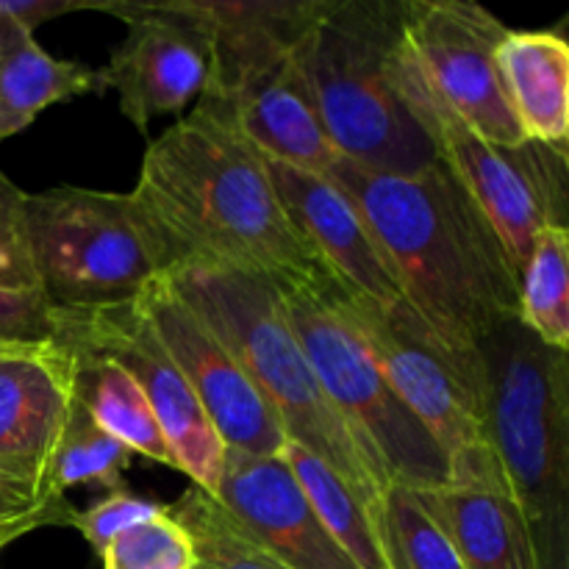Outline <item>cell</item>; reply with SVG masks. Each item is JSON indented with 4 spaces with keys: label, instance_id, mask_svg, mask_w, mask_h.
<instances>
[{
    "label": "cell",
    "instance_id": "6da1fadb",
    "mask_svg": "<svg viewBox=\"0 0 569 569\" xmlns=\"http://www.w3.org/2000/svg\"><path fill=\"white\" fill-rule=\"evenodd\" d=\"M326 178L356 206L406 303L483 387L481 345L520 306V276L487 214L442 161L400 176L339 156Z\"/></svg>",
    "mask_w": 569,
    "mask_h": 569
},
{
    "label": "cell",
    "instance_id": "7a4b0ae2",
    "mask_svg": "<svg viewBox=\"0 0 569 569\" xmlns=\"http://www.w3.org/2000/svg\"><path fill=\"white\" fill-rule=\"evenodd\" d=\"M128 194L161 272L198 261L281 283L322 270L283 211L264 159L198 106L148 144Z\"/></svg>",
    "mask_w": 569,
    "mask_h": 569
},
{
    "label": "cell",
    "instance_id": "3957f363",
    "mask_svg": "<svg viewBox=\"0 0 569 569\" xmlns=\"http://www.w3.org/2000/svg\"><path fill=\"white\" fill-rule=\"evenodd\" d=\"M172 292L226 345L244 376L276 411L289 442L337 472L359 503L383 526L389 483L328 403L298 337L283 317L276 283L220 264L181 261L161 272Z\"/></svg>",
    "mask_w": 569,
    "mask_h": 569
},
{
    "label": "cell",
    "instance_id": "277c9868",
    "mask_svg": "<svg viewBox=\"0 0 569 569\" xmlns=\"http://www.w3.org/2000/svg\"><path fill=\"white\" fill-rule=\"evenodd\" d=\"M403 0H322L298 56L333 150L381 172L437 164L398 83Z\"/></svg>",
    "mask_w": 569,
    "mask_h": 569
},
{
    "label": "cell",
    "instance_id": "5b68a950",
    "mask_svg": "<svg viewBox=\"0 0 569 569\" xmlns=\"http://www.w3.org/2000/svg\"><path fill=\"white\" fill-rule=\"evenodd\" d=\"M483 422L537 569H569V353L509 322L481 345Z\"/></svg>",
    "mask_w": 569,
    "mask_h": 569
},
{
    "label": "cell",
    "instance_id": "8992f818",
    "mask_svg": "<svg viewBox=\"0 0 569 569\" xmlns=\"http://www.w3.org/2000/svg\"><path fill=\"white\" fill-rule=\"evenodd\" d=\"M276 292L328 403L378 476L389 487H445L448 461L442 450L383 378L345 311L337 278L322 267L311 276L276 283Z\"/></svg>",
    "mask_w": 569,
    "mask_h": 569
},
{
    "label": "cell",
    "instance_id": "52a82bcc",
    "mask_svg": "<svg viewBox=\"0 0 569 569\" xmlns=\"http://www.w3.org/2000/svg\"><path fill=\"white\" fill-rule=\"evenodd\" d=\"M26 239L37 289L59 311L128 306L161 276L131 194L83 187L26 194Z\"/></svg>",
    "mask_w": 569,
    "mask_h": 569
},
{
    "label": "cell",
    "instance_id": "ba28073f",
    "mask_svg": "<svg viewBox=\"0 0 569 569\" xmlns=\"http://www.w3.org/2000/svg\"><path fill=\"white\" fill-rule=\"evenodd\" d=\"M398 83L437 159L487 214L520 276L539 228L567 226V150L539 142L506 148L478 137L439 98L406 37L398 50Z\"/></svg>",
    "mask_w": 569,
    "mask_h": 569
},
{
    "label": "cell",
    "instance_id": "9c48e42d",
    "mask_svg": "<svg viewBox=\"0 0 569 569\" xmlns=\"http://www.w3.org/2000/svg\"><path fill=\"white\" fill-rule=\"evenodd\" d=\"M339 298L389 387L442 450L450 487L509 495L487 437L483 387L450 359L409 303L387 309L345 283H339Z\"/></svg>",
    "mask_w": 569,
    "mask_h": 569
},
{
    "label": "cell",
    "instance_id": "30bf717a",
    "mask_svg": "<svg viewBox=\"0 0 569 569\" xmlns=\"http://www.w3.org/2000/svg\"><path fill=\"white\" fill-rule=\"evenodd\" d=\"M59 345H81L126 367L153 409L161 437L176 459V470L189 476L192 487L214 495L226 445L217 437L187 378L139 311L137 300L87 315L64 311Z\"/></svg>",
    "mask_w": 569,
    "mask_h": 569
},
{
    "label": "cell",
    "instance_id": "8fae6325",
    "mask_svg": "<svg viewBox=\"0 0 569 569\" xmlns=\"http://www.w3.org/2000/svg\"><path fill=\"white\" fill-rule=\"evenodd\" d=\"M509 28L467 0H403V37L439 98L487 142H528L503 98L495 50Z\"/></svg>",
    "mask_w": 569,
    "mask_h": 569
},
{
    "label": "cell",
    "instance_id": "7c38bea8",
    "mask_svg": "<svg viewBox=\"0 0 569 569\" xmlns=\"http://www.w3.org/2000/svg\"><path fill=\"white\" fill-rule=\"evenodd\" d=\"M98 11L126 22V37L98 70V92H117L120 111L139 131L200 98L209 78V39L181 0H100Z\"/></svg>",
    "mask_w": 569,
    "mask_h": 569
},
{
    "label": "cell",
    "instance_id": "4fadbf2b",
    "mask_svg": "<svg viewBox=\"0 0 569 569\" xmlns=\"http://www.w3.org/2000/svg\"><path fill=\"white\" fill-rule=\"evenodd\" d=\"M139 311L203 406L226 450L250 456H281L287 433L276 411L244 376L226 345L172 292L164 278H153L137 298Z\"/></svg>",
    "mask_w": 569,
    "mask_h": 569
},
{
    "label": "cell",
    "instance_id": "5bb4252c",
    "mask_svg": "<svg viewBox=\"0 0 569 569\" xmlns=\"http://www.w3.org/2000/svg\"><path fill=\"white\" fill-rule=\"evenodd\" d=\"M211 498L283 569H359L326 531L281 456L226 450Z\"/></svg>",
    "mask_w": 569,
    "mask_h": 569
},
{
    "label": "cell",
    "instance_id": "9a60e30c",
    "mask_svg": "<svg viewBox=\"0 0 569 569\" xmlns=\"http://www.w3.org/2000/svg\"><path fill=\"white\" fill-rule=\"evenodd\" d=\"M76 409V353L67 345H22L0 356V467L48 495L53 461Z\"/></svg>",
    "mask_w": 569,
    "mask_h": 569
},
{
    "label": "cell",
    "instance_id": "2e32d148",
    "mask_svg": "<svg viewBox=\"0 0 569 569\" xmlns=\"http://www.w3.org/2000/svg\"><path fill=\"white\" fill-rule=\"evenodd\" d=\"M209 39V78L198 103H228L287 61L322 0H181Z\"/></svg>",
    "mask_w": 569,
    "mask_h": 569
},
{
    "label": "cell",
    "instance_id": "e0dca14e",
    "mask_svg": "<svg viewBox=\"0 0 569 569\" xmlns=\"http://www.w3.org/2000/svg\"><path fill=\"white\" fill-rule=\"evenodd\" d=\"M264 164L292 226L339 283L387 309L406 303L361 214L328 178L278 161L264 159Z\"/></svg>",
    "mask_w": 569,
    "mask_h": 569
},
{
    "label": "cell",
    "instance_id": "ac0fdd59",
    "mask_svg": "<svg viewBox=\"0 0 569 569\" xmlns=\"http://www.w3.org/2000/svg\"><path fill=\"white\" fill-rule=\"evenodd\" d=\"M198 109L226 122L267 161L326 178L339 159L317 114L298 50L228 103H198Z\"/></svg>",
    "mask_w": 569,
    "mask_h": 569
},
{
    "label": "cell",
    "instance_id": "d6986e66",
    "mask_svg": "<svg viewBox=\"0 0 569 569\" xmlns=\"http://www.w3.org/2000/svg\"><path fill=\"white\" fill-rule=\"evenodd\" d=\"M503 98L528 142L567 150L569 44L559 31H509L495 50Z\"/></svg>",
    "mask_w": 569,
    "mask_h": 569
},
{
    "label": "cell",
    "instance_id": "ffe728a7",
    "mask_svg": "<svg viewBox=\"0 0 569 569\" xmlns=\"http://www.w3.org/2000/svg\"><path fill=\"white\" fill-rule=\"evenodd\" d=\"M448 533L465 569H537L531 539L515 500L487 489H411Z\"/></svg>",
    "mask_w": 569,
    "mask_h": 569
},
{
    "label": "cell",
    "instance_id": "44dd1931",
    "mask_svg": "<svg viewBox=\"0 0 569 569\" xmlns=\"http://www.w3.org/2000/svg\"><path fill=\"white\" fill-rule=\"evenodd\" d=\"M98 92V70L53 59L17 17H0V144L44 109Z\"/></svg>",
    "mask_w": 569,
    "mask_h": 569
},
{
    "label": "cell",
    "instance_id": "7402d4cb",
    "mask_svg": "<svg viewBox=\"0 0 569 569\" xmlns=\"http://www.w3.org/2000/svg\"><path fill=\"white\" fill-rule=\"evenodd\" d=\"M76 353V398L87 415L122 448L156 465L176 467L148 398L131 372L98 350L67 345Z\"/></svg>",
    "mask_w": 569,
    "mask_h": 569
},
{
    "label": "cell",
    "instance_id": "603a6c76",
    "mask_svg": "<svg viewBox=\"0 0 569 569\" xmlns=\"http://www.w3.org/2000/svg\"><path fill=\"white\" fill-rule=\"evenodd\" d=\"M281 459L292 470L295 481L300 483L326 531L356 561V567L389 569L381 528L372 520L370 511L359 503V498L350 492L348 483L337 472L328 470L317 456L289 439L281 448Z\"/></svg>",
    "mask_w": 569,
    "mask_h": 569
},
{
    "label": "cell",
    "instance_id": "cb8c5ba5",
    "mask_svg": "<svg viewBox=\"0 0 569 569\" xmlns=\"http://www.w3.org/2000/svg\"><path fill=\"white\" fill-rule=\"evenodd\" d=\"M517 322L542 345L569 353V231L545 226L520 272Z\"/></svg>",
    "mask_w": 569,
    "mask_h": 569
},
{
    "label": "cell",
    "instance_id": "d4e9b609",
    "mask_svg": "<svg viewBox=\"0 0 569 569\" xmlns=\"http://www.w3.org/2000/svg\"><path fill=\"white\" fill-rule=\"evenodd\" d=\"M164 511L192 539L194 569H283L209 492L192 483Z\"/></svg>",
    "mask_w": 569,
    "mask_h": 569
},
{
    "label": "cell",
    "instance_id": "484cf974",
    "mask_svg": "<svg viewBox=\"0 0 569 569\" xmlns=\"http://www.w3.org/2000/svg\"><path fill=\"white\" fill-rule=\"evenodd\" d=\"M128 465H131V450L109 437L76 398V409H72L53 461L56 492L64 495L67 489L81 487V483L109 489V492H128L126 478H122Z\"/></svg>",
    "mask_w": 569,
    "mask_h": 569
},
{
    "label": "cell",
    "instance_id": "4316f807",
    "mask_svg": "<svg viewBox=\"0 0 569 569\" xmlns=\"http://www.w3.org/2000/svg\"><path fill=\"white\" fill-rule=\"evenodd\" d=\"M383 553L389 569H465L448 533L406 487L383 498Z\"/></svg>",
    "mask_w": 569,
    "mask_h": 569
},
{
    "label": "cell",
    "instance_id": "83f0119b",
    "mask_svg": "<svg viewBox=\"0 0 569 569\" xmlns=\"http://www.w3.org/2000/svg\"><path fill=\"white\" fill-rule=\"evenodd\" d=\"M103 569H194V545L167 511L128 528L100 553Z\"/></svg>",
    "mask_w": 569,
    "mask_h": 569
},
{
    "label": "cell",
    "instance_id": "f1b7e54d",
    "mask_svg": "<svg viewBox=\"0 0 569 569\" xmlns=\"http://www.w3.org/2000/svg\"><path fill=\"white\" fill-rule=\"evenodd\" d=\"M64 311L48 303L39 289L0 287V345L59 342Z\"/></svg>",
    "mask_w": 569,
    "mask_h": 569
},
{
    "label": "cell",
    "instance_id": "f546056e",
    "mask_svg": "<svg viewBox=\"0 0 569 569\" xmlns=\"http://www.w3.org/2000/svg\"><path fill=\"white\" fill-rule=\"evenodd\" d=\"M26 194L0 170V287L37 289L26 239Z\"/></svg>",
    "mask_w": 569,
    "mask_h": 569
},
{
    "label": "cell",
    "instance_id": "4dcf8cb0",
    "mask_svg": "<svg viewBox=\"0 0 569 569\" xmlns=\"http://www.w3.org/2000/svg\"><path fill=\"white\" fill-rule=\"evenodd\" d=\"M161 511H164V506L153 503V500L133 498L131 492H109L100 503L89 506L87 511H78L76 520H72V528H78L81 537L87 539L100 556L111 539L126 533L128 528L150 522L153 517H159Z\"/></svg>",
    "mask_w": 569,
    "mask_h": 569
},
{
    "label": "cell",
    "instance_id": "1f68e13d",
    "mask_svg": "<svg viewBox=\"0 0 569 569\" xmlns=\"http://www.w3.org/2000/svg\"><path fill=\"white\" fill-rule=\"evenodd\" d=\"M64 495H48L28 478L17 476L14 470L0 467V520H17V517L37 515L61 503Z\"/></svg>",
    "mask_w": 569,
    "mask_h": 569
},
{
    "label": "cell",
    "instance_id": "d6a6232c",
    "mask_svg": "<svg viewBox=\"0 0 569 569\" xmlns=\"http://www.w3.org/2000/svg\"><path fill=\"white\" fill-rule=\"evenodd\" d=\"M87 9L98 11V3H89V0H0V17H17L28 28L50 22L53 17Z\"/></svg>",
    "mask_w": 569,
    "mask_h": 569
},
{
    "label": "cell",
    "instance_id": "836d02e7",
    "mask_svg": "<svg viewBox=\"0 0 569 569\" xmlns=\"http://www.w3.org/2000/svg\"><path fill=\"white\" fill-rule=\"evenodd\" d=\"M76 515H78L76 506L67 503V500H61V503L50 506V509L37 511V515L17 517V520H0V550H3L6 545L17 542V539H20V537H26V533L37 531V528H44V526H72Z\"/></svg>",
    "mask_w": 569,
    "mask_h": 569
},
{
    "label": "cell",
    "instance_id": "e575fe53",
    "mask_svg": "<svg viewBox=\"0 0 569 569\" xmlns=\"http://www.w3.org/2000/svg\"><path fill=\"white\" fill-rule=\"evenodd\" d=\"M14 348H22V345H0V356L9 353V350H14Z\"/></svg>",
    "mask_w": 569,
    "mask_h": 569
}]
</instances>
